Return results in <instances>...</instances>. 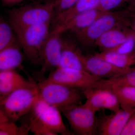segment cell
<instances>
[{
	"label": "cell",
	"instance_id": "12",
	"mask_svg": "<svg viewBox=\"0 0 135 135\" xmlns=\"http://www.w3.org/2000/svg\"><path fill=\"white\" fill-rule=\"evenodd\" d=\"M84 64L86 71L104 80L110 79L120 76L131 68H119L95 54L94 55H85Z\"/></svg>",
	"mask_w": 135,
	"mask_h": 135
},
{
	"label": "cell",
	"instance_id": "28",
	"mask_svg": "<svg viewBox=\"0 0 135 135\" xmlns=\"http://www.w3.org/2000/svg\"><path fill=\"white\" fill-rule=\"evenodd\" d=\"M129 27L135 33V10H131L129 17Z\"/></svg>",
	"mask_w": 135,
	"mask_h": 135
},
{
	"label": "cell",
	"instance_id": "24",
	"mask_svg": "<svg viewBox=\"0 0 135 135\" xmlns=\"http://www.w3.org/2000/svg\"><path fill=\"white\" fill-rule=\"evenodd\" d=\"M78 1V0H55L53 19L70 9Z\"/></svg>",
	"mask_w": 135,
	"mask_h": 135
},
{
	"label": "cell",
	"instance_id": "1",
	"mask_svg": "<svg viewBox=\"0 0 135 135\" xmlns=\"http://www.w3.org/2000/svg\"><path fill=\"white\" fill-rule=\"evenodd\" d=\"M131 13L129 8L104 13L88 27L72 33L83 47L94 46L99 37L107 31L118 27H129Z\"/></svg>",
	"mask_w": 135,
	"mask_h": 135
},
{
	"label": "cell",
	"instance_id": "26",
	"mask_svg": "<svg viewBox=\"0 0 135 135\" xmlns=\"http://www.w3.org/2000/svg\"><path fill=\"white\" fill-rule=\"evenodd\" d=\"M120 135H135V112L128 120Z\"/></svg>",
	"mask_w": 135,
	"mask_h": 135
},
{
	"label": "cell",
	"instance_id": "2",
	"mask_svg": "<svg viewBox=\"0 0 135 135\" xmlns=\"http://www.w3.org/2000/svg\"><path fill=\"white\" fill-rule=\"evenodd\" d=\"M54 1L30 2L13 8L8 12L9 20L14 28L51 23L54 17Z\"/></svg>",
	"mask_w": 135,
	"mask_h": 135
},
{
	"label": "cell",
	"instance_id": "27",
	"mask_svg": "<svg viewBox=\"0 0 135 135\" xmlns=\"http://www.w3.org/2000/svg\"><path fill=\"white\" fill-rule=\"evenodd\" d=\"M25 0H1L2 5L4 7H11L17 5Z\"/></svg>",
	"mask_w": 135,
	"mask_h": 135
},
{
	"label": "cell",
	"instance_id": "19",
	"mask_svg": "<svg viewBox=\"0 0 135 135\" xmlns=\"http://www.w3.org/2000/svg\"><path fill=\"white\" fill-rule=\"evenodd\" d=\"M100 0H78L73 6L54 18L51 22V29L65 23L76 15L97 8Z\"/></svg>",
	"mask_w": 135,
	"mask_h": 135
},
{
	"label": "cell",
	"instance_id": "9",
	"mask_svg": "<svg viewBox=\"0 0 135 135\" xmlns=\"http://www.w3.org/2000/svg\"><path fill=\"white\" fill-rule=\"evenodd\" d=\"M86 101L84 103L94 110L107 109L113 112L120 110L117 97L112 90L102 86L88 88L82 90Z\"/></svg>",
	"mask_w": 135,
	"mask_h": 135
},
{
	"label": "cell",
	"instance_id": "3",
	"mask_svg": "<svg viewBox=\"0 0 135 135\" xmlns=\"http://www.w3.org/2000/svg\"><path fill=\"white\" fill-rule=\"evenodd\" d=\"M39 99L59 109L81 104L84 98L81 90L46 79L37 84Z\"/></svg>",
	"mask_w": 135,
	"mask_h": 135
},
{
	"label": "cell",
	"instance_id": "6",
	"mask_svg": "<svg viewBox=\"0 0 135 135\" xmlns=\"http://www.w3.org/2000/svg\"><path fill=\"white\" fill-rule=\"evenodd\" d=\"M60 110L68 121L73 134H98L96 112L86 104L73 105Z\"/></svg>",
	"mask_w": 135,
	"mask_h": 135
},
{
	"label": "cell",
	"instance_id": "23",
	"mask_svg": "<svg viewBox=\"0 0 135 135\" xmlns=\"http://www.w3.org/2000/svg\"><path fill=\"white\" fill-rule=\"evenodd\" d=\"M103 81L108 84L129 85L135 87V68H131L120 76L110 79H103Z\"/></svg>",
	"mask_w": 135,
	"mask_h": 135
},
{
	"label": "cell",
	"instance_id": "22",
	"mask_svg": "<svg viewBox=\"0 0 135 135\" xmlns=\"http://www.w3.org/2000/svg\"><path fill=\"white\" fill-rule=\"evenodd\" d=\"M18 41L12 24L5 18H0V50Z\"/></svg>",
	"mask_w": 135,
	"mask_h": 135
},
{
	"label": "cell",
	"instance_id": "5",
	"mask_svg": "<svg viewBox=\"0 0 135 135\" xmlns=\"http://www.w3.org/2000/svg\"><path fill=\"white\" fill-rule=\"evenodd\" d=\"M39 99L37 84L20 88L0 99V110L16 122L30 112Z\"/></svg>",
	"mask_w": 135,
	"mask_h": 135
},
{
	"label": "cell",
	"instance_id": "20",
	"mask_svg": "<svg viewBox=\"0 0 135 135\" xmlns=\"http://www.w3.org/2000/svg\"><path fill=\"white\" fill-rule=\"evenodd\" d=\"M116 67L129 69L135 64V53L123 54L113 51H103L95 54Z\"/></svg>",
	"mask_w": 135,
	"mask_h": 135
},
{
	"label": "cell",
	"instance_id": "16",
	"mask_svg": "<svg viewBox=\"0 0 135 135\" xmlns=\"http://www.w3.org/2000/svg\"><path fill=\"white\" fill-rule=\"evenodd\" d=\"M104 13L95 8L76 15L65 23L51 30L62 33L66 31L71 33L77 31L89 26Z\"/></svg>",
	"mask_w": 135,
	"mask_h": 135
},
{
	"label": "cell",
	"instance_id": "21",
	"mask_svg": "<svg viewBox=\"0 0 135 135\" xmlns=\"http://www.w3.org/2000/svg\"><path fill=\"white\" fill-rule=\"evenodd\" d=\"M30 131L25 124L18 126L2 111H0V135H25Z\"/></svg>",
	"mask_w": 135,
	"mask_h": 135
},
{
	"label": "cell",
	"instance_id": "30",
	"mask_svg": "<svg viewBox=\"0 0 135 135\" xmlns=\"http://www.w3.org/2000/svg\"><path fill=\"white\" fill-rule=\"evenodd\" d=\"M128 2L130 3V7L129 8L132 10H135V0H129Z\"/></svg>",
	"mask_w": 135,
	"mask_h": 135
},
{
	"label": "cell",
	"instance_id": "11",
	"mask_svg": "<svg viewBox=\"0 0 135 135\" xmlns=\"http://www.w3.org/2000/svg\"><path fill=\"white\" fill-rule=\"evenodd\" d=\"M63 34L62 53L58 68L86 71L84 64L85 55L73 39L65 36Z\"/></svg>",
	"mask_w": 135,
	"mask_h": 135
},
{
	"label": "cell",
	"instance_id": "8",
	"mask_svg": "<svg viewBox=\"0 0 135 135\" xmlns=\"http://www.w3.org/2000/svg\"><path fill=\"white\" fill-rule=\"evenodd\" d=\"M47 79L82 90L97 86L103 80L86 71L61 68L50 72Z\"/></svg>",
	"mask_w": 135,
	"mask_h": 135
},
{
	"label": "cell",
	"instance_id": "14",
	"mask_svg": "<svg viewBox=\"0 0 135 135\" xmlns=\"http://www.w3.org/2000/svg\"><path fill=\"white\" fill-rule=\"evenodd\" d=\"M134 32L127 26L115 27L107 31L99 37L94 46L103 51L110 50L126 41Z\"/></svg>",
	"mask_w": 135,
	"mask_h": 135
},
{
	"label": "cell",
	"instance_id": "15",
	"mask_svg": "<svg viewBox=\"0 0 135 135\" xmlns=\"http://www.w3.org/2000/svg\"><path fill=\"white\" fill-rule=\"evenodd\" d=\"M34 84L23 77L16 70L0 71V99L20 88Z\"/></svg>",
	"mask_w": 135,
	"mask_h": 135
},
{
	"label": "cell",
	"instance_id": "10",
	"mask_svg": "<svg viewBox=\"0 0 135 135\" xmlns=\"http://www.w3.org/2000/svg\"><path fill=\"white\" fill-rule=\"evenodd\" d=\"M62 33L51 30L42 50L41 73L50 72L59 67L62 53Z\"/></svg>",
	"mask_w": 135,
	"mask_h": 135
},
{
	"label": "cell",
	"instance_id": "13",
	"mask_svg": "<svg viewBox=\"0 0 135 135\" xmlns=\"http://www.w3.org/2000/svg\"><path fill=\"white\" fill-rule=\"evenodd\" d=\"M135 112V109L120 110L110 115L104 116L98 125V134L120 135L123 128L131 115Z\"/></svg>",
	"mask_w": 135,
	"mask_h": 135
},
{
	"label": "cell",
	"instance_id": "29",
	"mask_svg": "<svg viewBox=\"0 0 135 135\" xmlns=\"http://www.w3.org/2000/svg\"><path fill=\"white\" fill-rule=\"evenodd\" d=\"M54 0H27L28 2H37L40 3H46L52 1Z\"/></svg>",
	"mask_w": 135,
	"mask_h": 135
},
{
	"label": "cell",
	"instance_id": "7",
	"mask_svg": "<svg viewBox=\"0 0 135 135\" xmlns=\"http://www.w3.org/2000/svg\"><path fill=\"white\" fill-rule=\"evenodd\" d=\"M30 119L38 122L56 135H72L63 121L61 111L57 107L39 99L30 111Z\"/></svg>",
	"mask_w": 135,
	"mask_h": 135
},
{
	"label": "cell",
	"instance_id": "17",
	"mask_svg": "<svg viewBox=\"0 0 135 135\" xmlns=\"http://www.w3.org/2000/svg\"><path fill=\"white\" fill-rule=\"evenodd\" d=\"M24 53L19 41L0 50V71L22 68Z\"/></svg>",
	"mask_w": 135,
	"mask_h": 135
},
{
	"label": "cell",
	"instance_id": "4",
	"mask_svg": "<svg viewBox=\"0 0 135 135\" xmlns=\"http://www.w3.org/2000/svg\"><path fill=\"white\" fill-rule=\"evenodd\" d=\"M51 26L50 22L21 28L13 27L25 56L34 65H41L42 50L50 33Z\"/></svg>",
	"mask_w": 135,
	"mask_h": 135
},
{
	"label": "cell",
	"instance_id": "18",
	"mask_svg": "<svg viewBox=\"0 0 135 135\" xmlns=\"http://www.w3.org/2000/svg\"><path fill=\"white\" fill-rule=\"evenodd\" d=\"M103 80L98 86L107 87L112 90L117 97L121 109H135V87L129 85L108 84L103 82Z\"/></svg>",
	"mask_w": 135,
	"mask_h": 135
},
{
	"label": "cell",
	"instance_id": "25",
	"mask_svg": "<svg viewBox=\"0 0 135 135\" xmlns=\"http://www.w3.org/2000/svg\"><path fill=\"white\" fill-rule=\"evenodd\" d=\"M129 0H100L97 8L104 13L113 11L123 4L129 2Z\"/></svg>",
	"mask_w": 135,
	"mask_h": 135
}]
</instances>
